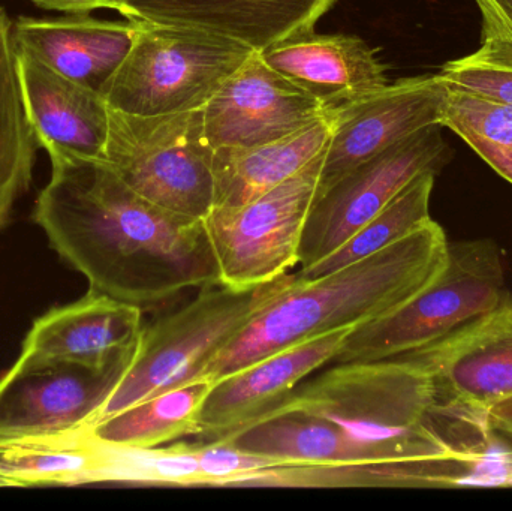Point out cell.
Listing matches in <instances>:
<instances>
[{
  "mask_svg": "<svg viewBox=\"0 0 512 511\" xmlns=\"http://www.w3.org/2000/svg\"><path fill=\"white\" fill-rule=\"evenodd\" d=\"M50 158L33 219L92 290L144 306L221 284L203 219L144 200L105 161Z\"/></svg>",
  "mask_w": 512,
  "mask_h": 511,
  "instance_id": "cell-1",
  "label": "cell"
},
{
  "mask_svg": "<svg viewBox=\"0 0 512 511\" xmlns=\"http://www.w3.org/2000/svg\"><path fill=\"white\" fill-rule=\"evenodd\" d=\"M444 228L430 219L393 245L313 281L292 284L204 369L216 381L337 330L361 326L390 314L420 293L447 263Z\"/></svg>",
  "mask_w": 512,
  "mask_h": 511,
  "instance_id": "cell-2",
  "label": "cell"
},
{
  "mask_svg": "<svg viewBox=\"0 0 512 511\" xmlns=\"http://www.w3.org/2000/svg\"><path fill=\"white\" fill-rule=\"evenodd\" d=\"M294 273L252 290L222 284L200 288L179 311L143 326L125 369L86 428L174 387L198 380L204 369L292 284Z\"/></svg>",
  "mask_w": 512,
  "mask_h": 511,
  "instance_id": "cell-3",
  "label": "cell"
},
{
  "mask_svg": "<svg viewBox=\"0 0 512 511\" xmlns=\"http://www.w3.org/2000/svg\"><path fill=\"white\" fill-rule=\"evenodd\" d=\"M507 297L504 260L492 239L448 243L439 275L390 314L354 327L333 362L406 356L492 314Z\"/></svg>",
  "mask_w": 512,
  "mask_h": 511,
  "instance_id": "cell-4",
  "label": "cell"
},
{
  "mask_svg": "<svg viewBox=\"0 0 512 511\" xmlns=\"http://www.w3.org/2000/svg\"><path fill=\"white\" fill-rule=\"evenodd\" d=\"M254 51L203 30L141 21L102 96L108 107L134 116L203 110Z\"/></svg>",
  "mask_w": 512,
  "mask_h": 511,
  "instance_id": "cell-5",
  "label": "cell"
},
{
  "mask_svg": "<svg viewBox=\"0 0 512 511\" xmlns=\"http://www.w3.org/2000/svg\"><path fill=\"white\" fill-rule=\"evenodd\" d=\"M213 153L203 110L134 116L110 108L104 161L144 200L204 219L215 206Z\"/></svg>",
  "mask_w": 512,
  "mask_h": 511,
  "instance_id": "cell-6",
  "label": "cell"
},
{
  "mask_svg": "<svg viewBox=\"0 0 512 511\" xmlns=\"http://www.w3.org/2000/svg\"><path fill=\"white\" fill-rule=\"evenodd\" d=\"M325 147L303 170L242 206L213 207L204 227L219 282L252 290L288 275L298 264L301 236L318 192Z\"/></svg>",
  "mask_w": 512,
  "mask_h": 511,
  "instance_id": "cell-7",
  "label": "cell"
},
{
  "mask_svg": "<svg viewBox=\"0 0 512 511\" xmlns=\"http://www.w3.org/2000/svg\"><path fill=\"white\" fill-rule=\"evenodd\" d=\"M442 128L430 125L403 138L316 194L301 236L300 270L333 254L418 174L439 173L453 156Z\"/></svg>",
  "mask_w": 512,
  "mask_h": 511,
  "instance_id": "cell-8",
  "label": "cell"
},
{
  "mask_svg": "<svg viewBox=\"0 0 512 511\" xmlns=\"http://www.w3.org/2000/svg\"><path fill=\"white\" fill-rule=\"evenodd\" d=\"M448 96L439 75L405 78L330 110L333 123L316 194L403 138L442 125Z\"/></svg>",
  "mask_w": 512,
  "mask_h": 511,
  "instance_id": "cell-9",
  "label": "cell"
},
{
  "mask_svg": "<svg viewBox=\"0 0 512 511\" xmlns=\"http://www.w3.org/2000/svg\"><path fill=\"white\" fill-rule=\"evenodd\" d=\"M131 353L104 369L17 360L0 377V438L86 428L119 380Z\"/></svg>",
  "mask_w": 512,
  "mask_h": 511,
  "instance_id": "cell-10",
  "label": "cell"
},
{
  "mask_svg": "<svg viewBox=\"0 0 512 511\" xmlns=\"http://www.w3.org/2000/svg\"><path fill=\"white\" fill-rule=\"evenodd\" d=\"M327 113L321 101L270 68L255 50L203 108L204 131L213 149L261 146Z\"/></svg>",
  "mask_w": 512,
  "mask_h": 511,
  "instance_id": "cell-11",
  "label": "cell"
},
{
  "mask_svg": "<svg viewBox=\"0 0 512 511\" xmlns=\"http://www.w3.org/2000/svg\"><path fill=\"white\" fill-rule=\"evenodd\" d=\"M406 356L429 369L439 405L489 422V408L512 395V315L502 305Z\"/></svg>",
  "mask_w": 512,
  "mask_h": 511,
  "instance_id": "cell-12",
  "label": "cell"
},
{
  "mask_svg": "<svg viewBox=\"0 0 512 511\" xmlns=\"http://www.w3.org/2000/svg\"><path fill=\"white\" fill-rule=\"evenodd\" d=\"M352 329L301 342L216 381L201 411L200 438L227 441L279 407L309 375L336 359Z\"/></svg>",
  "mask_w": 512,
  "mask_h": 511,
  "instance_id": "cell-13",
  "label": "cell"
},
{
  "mask_svg": "<svg viewBox=\"0 0 512 511\" xmlns=\"http://www.w3.org/2000/svg\"><path fill=\"white\" fill-rule=\"evenodd\" d=\"M141 329V306L90 288L83 299L39 317L24 339L18 360L108 368L134 350Z\"/></svg>",
  "mask_w": 512,
  "mask_h": 511,
  "instance_id": "cell-14",
  "label": "cell"
},
{
  "mask_svg": "<svg viewBox=\"0 0 512 511\" xmlns=\"http://www.w3.org/2000/svg\"><path fill=\"white\" fill-rule=\"evenodd\" d=\"M336 0H122L128 20L191 27L252 50L312 32Z\"/></svg>",
  "mask_w": 512,
  "mask_h": 511,
  "instance_id": "cell-15",
  "label": "cell"
},
{
  "mask_svg": "<svg viewBox=\"0 0 512 511\" xmlns=\"http://www.w3.org/2000/svg\"><path fill=\"white\" fill-rule=\"evenodd\" d=\"M17 50V71L27 117L48 155L104 161L110 107L95 90L74 83L32 54Z\"/></svg>",
  "mask_w": 512,
  "mask_h": 511,
  "instance_id": "cell-16",
  "label": "cell"
},
{
  "mask_svg": "<svg viewBox=\"0 0 512 511\" xmlns=\"http://www.w3.org/2000/svg\"><path fill=\"white\" fill-rule=\"evenodd\" d=\"M274 71L288 78L327 110L342 107L387 86V66L376 50L351 35L301 33L258 51Z\"/></svg>",
  "mask_w": 512,
  "mask_h": 511,
  "instance_id": "cell-17",
  "label": "cell"
},
{
  "mask_svg": "<svg viewBox=\"0 0 512 511\" xmlns=\"http://www.w3.org/2000/svg\"><path fill=\"white\" fill-rule=\"evenodd\" d=\"M140 24L98 20L87 12L65 18L20 17L12 24V35L15 47L102 95L131 50Z\"/></svg>",
  "mask_w": 512,
  "mask_h": 511,
  "instance_id": "cell-18",
  "label": "cell"
},
{
  "mask_svg": "<svg viewBox=\"0 0 512 511\" xmlns=\"http://www.w3.org/2000/svg\"><path fill=\"white\" fill-rule=\"evenodd\" d=\"M331 113L280 140L252 147H219L213 153L215 206H242L303 170L327 147Z\"/></svg>",
  "mask_w": 512,
  "mask_h": 511,
  "instance_id": "cell-19",
  "label": "cell"
},
{
  "mask_svg": "<svg viewBox=\"0 0 512 511\" xmlns=\"http://www.w3.org/2000/svg\"><path fill=\"white\" fill-rule=\"evenodd\" d=\"M111 446L86 429L0 438V488L101 483Z\"/></svg>",
  "mask_w": 512,
  "mask_h": 511,
  "instance_id": "cell-20",
  "label": "cell"
},
{
  "mask_svg": "<svg viewBox=\"0 0 512 511\" xmlns=\"http://www.w3.org/2000/svg\"><path fill=\"white\" fill-rule=\"evenodd\" d=\"M474 465L466 461L279 465L248 474L233 486L249 488H466Z\"/></svg>",
  "mask_w": 512,
  "mask_h": 511,
  "instance_id": "cell-21",
  "label": "cell"
},
{
  "mask_svg": "<svg viewBox=\"0 0 512 511\" xmlns=\"http://www.w3.org/2000/svg\"><path fill=\"white\" fill-rule=\"evenodd\" d=\"M222 443L282 465L373 464L372 455L336 425L303 413L265 417Z\"/></svg>",
  "mask_w": 512,
  "mask_h": 511,
  "instance_id": "cell-22",
  "label": "cell"
},
{
  "mask_svg": "<svg viewBox=\"0 0 512 511\" xmlns=\"http://www.w3.org/2000/svg\"><path fill=\"white\" fill-rule=\"evenodd\" d=\"M213 384L207 378L189 381L83 429L102 443L131 449H153L180 438L200 437L201 411Z\"/></svg>",
  "mask_w": 512,
  "mask_h": 511,
  "instance_id": "cell-23",
  "label": "cell"
},
{
  "mask_svg": "<svg viewBox=\"0 0 512 511\" xmlns=\"http://www.w3.org/2000/svg\"><path fill=\"white\" fill-rule=\"evenodd\" d=\"M12 24L0 6V230L32 183L39 146L21 95Z\"/></svg>",
  "mask_w": 512,
  "mask_h": 511,
  "instance_id": "cell-24",
  "label": "cell"
},
{
  "mask_svg": "<svg viewBox=\"0 0 512 511\" xmlns=\"http://www.w3.org/2000/svg\"><path fill=\"white\" fill-rule=\"evenodd\" d=\"M438 171H424L408 183L378 215L364 224L351 239L346 240L333 254L310 266L298 270L294 278L298 282L313 281L334 270L357 263L397 240L403 239L415 228L432 219L430 197Z\"/></svg>",
  "mask_w": 512,
  "mask_h": 511,
  "instance_id": "cell-25",
  "label": "cell"
},
{
  "mask_svg": "<svg viewBox=\"0 0 512 511\" xmlns=\"http://www.w3.org/2000/svg\"><path fill=\"white\" fill-rule=\"evenodd\" d=\"M101 483L204 486V479L194 446L180 443L164 449L111 446L110 461Z\"/></svg>",
  "mask_w": 512,
  "mask_h": 511,
  "instance_id": "cell-26",
  "label": "cell"
},
{
  "mask_svg": "<svg viewBox=\"0 0 512 511\" xmlns=\"http://www.w3.org/2000/svg\"><path fill=\"white\" fill-rule=\"evenodd\" d=\"M438 75L450 90L512 107V41L483 39L477 51L451 60Z\"/></svg>",
  "mask_w": 512,
  "mask_h": 511,
  "instance_id": "cell-27",
  "label": "cell"
},
{
  "mask_svg": "<svg viewBox=\"0 0 512 511\" xmlns=\"http://www.w3.org/2000/svg\"><path fill=\"white\" fill-rule=\"evenodd\" d=\"M442 126L466 143L512 147V107L450 90Z\"/></svg>",
  "mask_w": 512,
  "mask_h": 511,
  "instance_id": "cell-28",
  "label": "cell"
},
{
  "mask_svg": "<svg viewBox=\"0 0 512 511\" xmlns=\"http://www.w3.org/2000/svg\"><path fill=\"white\" fill-rule=\"evenodd\" d=\"M194 452L203 474L204 486H233L248 474L282 465L274 459L243 452L233 444L222 441L194 444Z\"/></svg>",
  "mask_w": 512,
  "mask_h": 511,
  "instance_id": "cell-29",
  "label": "cell"
},
{
  "mask_svg": "<svg viewBox=\"0 0 512 511\" xmlns=\"http://www.w3.org/2000/svg\"><path fill=\"white\" fill-rule=\"evenodd\" d=\"M483 15V39L512 41V0H475Z\"/></svg>",
  "mask_w": 512,
  "mask_h": 511,
  "instance_id": "cell-30",
  "label": "cell"
},
{
  "mask_svg": "<svg viewBox=\"0 0 512 511\" xmlns=\"http://www.w3.org/2000/svg\"><path fill=\"white\" fill-rule=\"evenodd\" d=\"M469 146L480 158H483L499 176L512 183V147L493 146V144L472 141Z\"/></svg>",
  "mask_w": 512,
  "mask_h": 511,
  "instance_id": "cell-31",
  "label": "cell"
},
{
  "mask_svg": "<svg viewBox=\"0 0 512 511\" xmlns=\"http://www.w3.org/2000/svg\"><path fill=\"white\" fill-rule=\"evenodd\" d=\"M36 5L54 11L69 12V14H81L93 9H114L122 14V0H33Z\"/></svg>",
  "mask_w": 512,
  "mask_h": 511,
  "instance_id": "cell-32",
  "label": "cell"
},
{
  "mask_svg": "<svg viewBox=\"0 0 512 511\" xmlns=\"http://www.w3.org/2000/svg\"><path fill=\"white\" fill-rule=\"evenodd\" d=\"M490 428L512 440V395L496 402L487 411Z\"/></svg>",
  "mask_w": 512,
  "mask_h": 511,
  "instance_id": "cell-33",
  "label": "cell"
},
{
  "mask_svg": "<svg viewBox=\"0 0 512 511\" xmlns=\"http://www.w3.org/2000/svg\"><path fill=\"white\" fill-rule=\"evenodd\" d=\"M505 309L512 315V297L508 296L504 303Z\"/></svg>",
  "mask_w": 512,
  "mask_h": 511,
  "instance_id": "cell-34",
  "label": "cell"
}]
</instances>
